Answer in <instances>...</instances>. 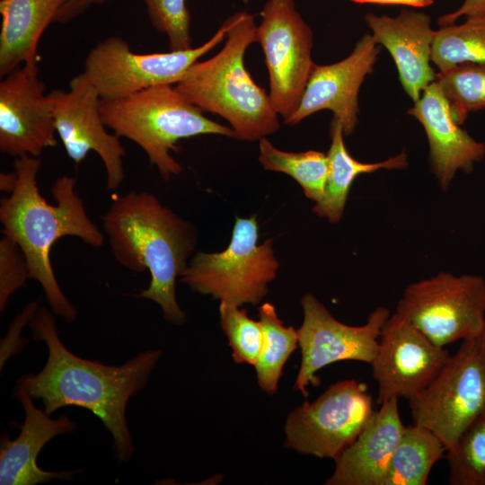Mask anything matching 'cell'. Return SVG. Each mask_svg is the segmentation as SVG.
<instances>
[{"mask_svg": "<svg viewBox=\"0 0 485 485\" xmlns=\"http://www.w3.org/2000/svg\"><path fill=\"white\" fill-rule=\"evenodd\" d=\"M28 324L32 338L45 342L48 357L40 372L22 375L17 386L40 399L49 416L66 406L90 410L110 433L117 459L128 462L134 454L128 402L146 386L162 351H144L121 366H108L67 349L53 314L44 306H39Z\"/></svg>", "mask_w": 485, "mask_h": 485, "instance_id": "6da1fadb", "label": "cell"}, {"mask_svg": "<svg viewBox=\"0 0 485 485\" xmlns=\"http://www.w3.org/2000/svg\"><path fill=\"white\" fill-rule=\"evenodd\" d=\"M17 181L0 204L2 234L13 239L25 255L30 278L41 286L52 312L67 322L77 318L75 307L61 290L50 262V250L65 236H75L93 247L104 243L103 234L89 217L71 176L57 178L51 186L56 205L40 193L37 174L40 157L24 155L14 160Z\"/></svg>", "mask_w": 485, "mask_h": 485, "instance_id": "7a4b0ae2", "label": "cell"}, {"mask_svg": "<svg viewBox=\"0 0 485 485\" xmlns=\"http://www.w3.org/2000/svg\"><path fill=\"white\" fill-rule=\"evenodd\" d=\"M114 259L134 272H150L149 287L136 296L149 299L174 325L186 322L176 299V280L197 244L196 227L154 194L131 190L117 197L101 216Z\"/></svg>", "mask_w": 485, "mask_h": 485, "instance_id": "3957f363", "label": "cell"}, {"mask_svg": "<svg viewBox=\"0 0 485 485\" xmlns=\"http://www.w3.org/2000/svg\"><path fill=\"white\" fill-rule=\"evenodd\" d=\"M225 22L223 48L213 57L194 63L174 86L203 111L225 119L234 138L254 142L279 129V115L244 65L247 48L256 42L254 15L237 12Z\"/></svg>", "mask_w": 485, "mask_h": 485, "instance_id": "277c9868", "label": "cell"}, {"mask_svg": "<svg viewBox=\"0 0 485 485\" xmlns=\"http://www.w3.org/2000/svg\"><path fill=\"white\" fill-rule=\"evenodd\" d=\"M100 111L106 127L141 147L164 180L181 172L171 152L177 143L201 135L234 138L230 127L204 115L175 86L157 85L117 99H101Z\"/></svg>", "mask_w": 485, "mask_h": 485, "instance_id": "5b68a950", "label": "cell"}, {"mask_svg": "<svg viewBox=\"0 0 485 485\" xmlns=\"http://www.w3.org/2000/svg\"><path fill=\"white\" fill-rule=\"evenodd\" d=\"M259 227L255 215L236 217L231 242L220 252H198L181 275V281L192 291L237 306L257 304L268 293V285L277 276L278 261L273 240L258 244Z\"/></svg>", "mask_w": 485, "mask_h": 485, "instance_id": "8992f818", "label": "cell"}, {"mask_svg": "<svg viewBox=\"0 0 485 485\" xmlns=\"http://www.w3.org/2000/svg\"><path fill=\"white\" fill-rule=\"evenodd\" d=\"M413 423L433 431L452 448L485 415V331L462 340L436 377L409 400Z\"/></svg>", "mask_w": 485, "mask_h": 485, "instance_id": "52a82bcc", "label": "cell"}, {"mask_svg": "<svg viewBox=\"0 0 485 485\" xmlns=\"http://www.w3.org/2000/svg\"><path fill=\"white\" fill-rule=\"evenodd\" d=\"M394 313L439 347L475 337L485 331V280L440 272L408 286Z\"/></svg>", "mask_w": 485, "mask_h": 485, "instance_id": "ba28073f", "label": "cell"}, {"mask_svg": "<svg viewBox=\"0 0 485 485\" xmlns=\"http://www.w3.org/2000/svg\"><path fill=\"white\" fill-rule=\"evenodd\" d=\"M374 410L367 386L355 379L339 381L313 402L294 409L285 424V446L334 461L372 419Z\"/></svg>", "mask_w": 485, "mask_h": 485, "instance_id": "9c48e42d", "label": "cell"}, {"mask_svg": "<svg viewBox=\"0 0 485 485\" xmlns=\"http://www.w3.org/2000/svg\"><path fill=\"white\" fill-rule=\"evenodd\" d=\"M224 22L202 45L184 50L141 54L127 40L111 36L99 41L86 56L84 73L101 99L121 98L157 85L178 84L190 67L225 39Z\"/></svg>", "mask_w": 485, "mask_h": 485, "instance_id": "30bf717a", "label": "cell"}, {"mask_svg": "<svg viewBox=\"0 0 485 485\" xmlns=\"http://www.w3.org/2000/svg\"><path fill=\"white\" fill-rule=\"evenodd\" d=\"M256 42L265 57L271 103L285 120L297 109L315 65L313 31L294 0H268L260 11Z\"/></svg>", "mask_w": 485, "mask_h": 485, "instance_id": "8fae6325", "label": "cell"}, {"mask_svg": "<svg viewBox=\"0 0 485 485\" xmlns=\"http://www.w3.org/2000/svg\"><path fill=\"white\" fill-rule=\"evenodd\" d=\"M304 321L297 330L302 359L294 390L308 395L310 384L316 385V373L324 366L344 360L371 365L378 348L382 329L391 316L384 307L375 308L365 324L351 326L338 321L314 295L301 301Z\"/></svg>", "mask_w": 485, "mask_h": 485, "instance_id": "7c38bea8", "label": "cell"}, {"mask_svg": "<svg viewBox=\"0 0 485 485\" xmlns=\"http://www.w3.org/2000/svg\"><path fill=\"white\" fill-rule=\"evenodd\" d=\"M52 105L56 132L69 158L79 164L91 151L102 161L109 190L118 189L125 178L120 137L109 133L101 111V96L83 72L74 76L68 91L55 89L48 93Z\"/></svg>", "mask_w": 485, "mask_h": 485, "instance_id": "4fadbf2b", "label": "cell"}, {"mask_svg": "<svg viewBox=\"0 0 485 485\" xmlns=\"http://www.w3.org/2000/svg\"><path fill=\"white\" fill-rule=\"evenodd\" d=\"M450 357L405 319L392 314L384 323L377 354L371 363L378 384L376 402L410 400L425 390Z\"/></svg>", "mask_w": 485, "mask_h": 485, "instance_id": "5bb4252c", "label": "cell"}, {"mask_svg": "<svg viewBox=\"0 0 485 485\" xmlns=\"http://www.w3.org/2000/svg\"><path fill=\"white\" fill-rule=\"evenodd\" d=\"M37 59L26 61L0 82V151L39 157L57 146L52 105L39 78Z\"/></svg>", "mask_w": 485, "mask_h": 485, "instance_id": "9a60e30c", "label": "cell"}, {"mask_svg": "<svg viewBox=\"0 0 485 485\" xmlns=\"http://www.w3.org/2000/svg\"><path fill=\"white\" fill-rule=\"evenodd\" d=\"M370 33L357 42L345 58L330 65H314L295 111L285 124L295 125L320 110L333 113L345 136L358 123V94L366 77L373 72L380 48Z\"/></svg>", "mask_w": 485, "mask_h": 485, "instance_id": "2e32d148", "label": "cell"}, {"mask_svg": "<svg viewBox=\"0 0 485 485\" xmlns=\"http://www.w3.org/2000/svg\"><path fill=\"white\" fill-rule=\"evenodd\" d=\"M423 127L428 142V160L439 186L446 190L456 172L469 173L485 157V142H480L458 125L440 87L427 86L408 110Z\"/></svg>", "mask_w": 485, "mask_h": 485, "instance_id": "e0dca14e", "label": "cell"}, {"mask_svg": "<svg viewBox=\"0 0 485 485\" xmlns=\"http://www.w3.org/2000/svg\"><path fill=\"white\" fill-rule=\"evenodd\" d=\"M365 21L377 45L392 57L401 84L416 101L436 80L430 63L435 30L431 17L422 12L403 10L397 16L366 13Z\"/></svg>", "mask_w": 485, "mask_h": 485, "instance_id": "ac0fdd59", "label": "cell"}, {"mask_svg": "<svg viewBox=\"0 0 485 485\" xmlns=\"http://www.w3.org/2000/svg\"><path fill=\"white\" fill-rule=\"evenodd\" d=\"M15 396L24 410V420L14 439L2 437L0 450L1 485H35L53 480L70 481L72 472H48L37 464V457L55 436L73 432L76 424L67 416L51 419L44 410L36 408L31 395L16 386Z\"/></svg>", "mask_w": 485, "mask_h": 485, "instance_id": "d6986e66", "label": "cell"}, {"mask_svg": "<svg viewBox=\"0 0 485 485\" xmlns=\"http://www.w3.org/2000/svg\"><path fill=\"white\" fill-rule=\"evenodd\" d=\"M372 419L335 460L326 485H384L392 455L404 431L398 399L380 404Z\"/></svg>", "mask_w": 485, "mask_h": 485, "instance_id": "ffe728a7", "label": "cell"}, {"mask_svg": "<svg viewBox=\"0 0 485 485\" xmlns=\"http://www.w3.org/2000/svg\"><path fill=\"white\" fill-rule=\"evenodd\" d=\"M66 0H1L0 76L37 59L40 37Z\"/></svg>", "mask_w": 485, "mask_h": 485, "instance_id": "44dd1931", "label": "cell"}, {"mask_svg": "<svg viewBox=\"0 0 485 485\" xmlns=\"http://www.w3.org/2000/svg\"><path fill=\"white\" fill-rule=\"evenodd\" d=\"M341 124L332 119L330 128L331 146L328 156V176L322 200L314 205L313 211L331 223H338L344 212L347 198L355 179L363 173L382 169H404L408 166L405 151L376 163H362L353 158L344 143Z\"/></svg>", "mask_w": 485, "mask_h": 485, "instance_id": "7402d4cb", "label": "cell"}, {"mask_svg": "<svg viewBox=\"0 0 485 485\" xmlns=\"http://www.w3.org/2000/svg\"><path fill=\"white\" fill-rule=\"evenodd\" d=\"M447 448L428 428L405 426L389 463L384 485H425L430 471L445 458Z\"/></svg>", "mask_w": 485, "mask_h": 485, "instance_id": "603a6c76", "label": "cell"}, {"mask_svg": "<svg viewBox=\"0 0 485 485\" xmlns=\"http://www.w3.org/2000/svg\"><path fill=\"white\" fill-rule=\"evenodd\" d=\"M259 318L263 329V343L254 365L257 383L267 394L274 395L283 368L298 346V334L294 327L284 324L270 303L260 306Z\"/></svg>", "mask_w": 485, "mask_h": 485, "instance_id": "cb8c5ba5", "label": "cell"}, {"mask_svg": "<svg viewBox=\"0 0 485 485\" xmlns=\"http://www.w3.org/2000/svg\"><path fill=\"white\" fill-rule=\"evenodd\" d=\"M259 141V161L265 170L289 175L309 199L315 204L322 200L328 176L327 154L315 150L287 152L275 147L267 137Z\"/></svg>", "mask_w": 485, "mask_h": 485, "instance_id": "d4e9b609", "label": "cell"}, {"mask_svg": "<svg viewBox=\"0 0 485 485\" xmlns=\"http://www.w3.org/2000/svg\"><path fill=\"white\" fill-rule=\"evenodd\" d=\"M431 61L438 72L464 64H485V17H467L460 24L435 31Z\"/></svg>", "mask_w": 485, "mask_h": 485, "instance_id": "484cf974", "label": "cell"}, {"mask_svg": "<svg viewBox=\"0 0 485 485\" xmlns=\"http://www.w3.org/2000/svg\"><path fill=\"white\" fill-rule=\"evenodd\" d=\"M435 81L458 125L470 113L485 109V64H464L439 71Z\"/></svg>", "mask_w": 485, "mask_h": 485, "instance_id": "4316f807", "label": "cell"}, {"mask_svg": "<svg viewBox=\"0 0 485 485\" xmlns=\"http://www.w3.org/2000/svg\"><path fill=\"white\" fill-rule=\"evenodd\" d=\"M450 485H485V415L445 454Z\"/></svg>", "mask_w": 485, "mask_h": 485, "instance_id": "83f0119b", "label": "cell"}, {"mask_svg": "<svg viewBox=\"0 0 485 485\" xmlns=\"http://www.w3.org/2000/svg\"><path fill=\"white\" fill-rule=\"evenodd\" d=\"M220 325L225 332L232 357L236 363L254 366L263 343V329L251 319L241 306L222 303L219 305Z\"/></svg>", "mask_w": 485, "mask_h": 485, "instance_id": "f1b7e54d", "label": "cell"}, {"mask_svg": "<svg viewBox=\"0 0 485 485\" xmlns=\"http://www.w3.org/2000/svg\"><path fill=\"white\" fill-rule=\"evenodd\" d=\"M153 27L166 35L172 51L193 48L186 0H143Z\"/></svg>", "mask_w": 485, "mask_h": 485, "instance_id": "f546056e", "label": "cell"}, {"mask_svg": "<svg viewBox=\"0 0 485 485\" xmlns=\"http://www.w3.org/2000/svg\"><path fill=\"white\" fill-rule=\"evenodd\" d=\"M30 278L27 260L20 246L10 237L0 240V311L4 312L9 298L26 285Z\"/></svg>", "mask_w": 485, "mask_h": 485, "instance_id": "4dcf8cb0", "label": "cell"}, {"mask_svg": "<svg viewBox=\"0 0 485 485\" xmlns=\"http://www.w3.org/2000/svg\"><path fill=\"white\" fill-rule=\"evenodd\" d=\"M462 16H465L466 18L474 16L485 17V0H463L458 9L441 15L437 22L440 27L453 24Z\"/></svg>", "mask_w": 485, "mask_h": 485, "instance_id": "1f68e13d", "label": "cell"}, {"mask_svg": "<svg viewBox=\"0 0 485 485\" xmlns=\"http://www.w3.org/2000/svg\"><path fill=\"white\" fill-rule=\"evenodd\" d=\"M107 1L108 0H66L58 11L54 22L60 23L71 22L83 14L90 7L101 4Z\"/></svg>", "mask_w": 485, "mask_h": 485, "instance_id": "d6a6232c", "label": "cell"}, {"mask_svg": "<svg viewBox=\"0 0 485 485\" xmlns=\"http://www.w3.org/2000/svg\"><path fill=\"white\" fill-rule=\"evenodd\" d=\"M352 3L364 4H373L381 5H404L412 8H424L434 4V0H349Z\"/></svg>", "mask_w": 485, "mask_h": 485, "instance_id": "836d02e7", "label": "cell"}, {"mask_svg": "<svg viewBox=\"0 0 485 485\" xmlns=\"http://www.w3.org/2000/svg\"><path fill=\"white\" fill-rule=\"evenodd\" d=\"M17 181V175L15 171L9 173H1L0 175V189L4 192L11 193Z\"/></svg>", "mask_w": 485, "mask_h": 485, "instance_id": "e575fe53", "label": "cell"}]
</instances>
